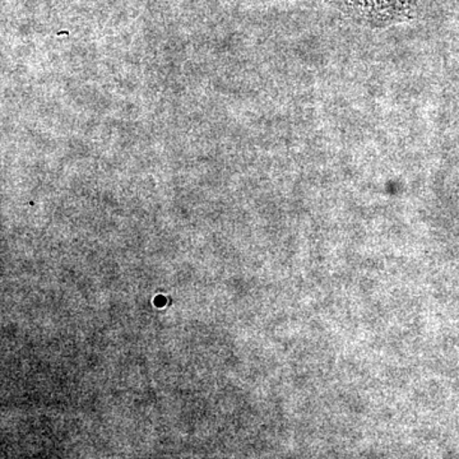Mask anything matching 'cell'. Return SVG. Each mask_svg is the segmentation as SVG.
I'll return each mask as SVG.
<instances>
[{"label":"cell","mask_w":459,"mask_h":459,"mask_svg":"<svg viewBox=\"0 0 459 459\" xmlns=\"http://www.w3.org/2000/svg\"><path fill=\"white\" fill-rule=\"evenodd\" d=\"M355 12L371 21H388L403 13L409 0H346Z\"/></svg>","instance_id":"6da1fadb"}]
</instances>
